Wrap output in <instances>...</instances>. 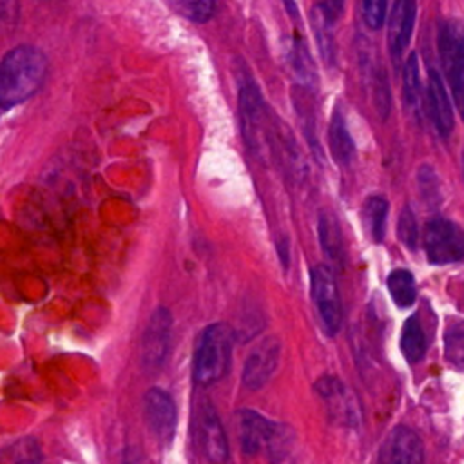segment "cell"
<instances>
[{"label":"cell","instance_id":"1","mask_svg":"<svg viewBox=\"0 0 464 464\" xmlns=\"http://www.w3.org/2000/svg\"><path fill=\"white\" fill-rule=\"evenodd\" d=\"M49 71L44 51L24 44L7 51L0 62V107L13 109L36 94Z\"/></svg>","mask_w":464,"mask_h":464},{"label":"cell","instance_id":"2","mask_svg":"<svg viewBox=\"0 0 464 464\" xmlns=\"http://www.w3.org/2000/svg\"><path fill=\"white\" fill-rule=\"evenodd\" d=\"M234 330L227 323L205 326L196 341L192 379L198 386H210L225 377L230 368Z\"/></svg>","mask_w":464,"mask_h":464},{"label":"cell","instance_id":"3","mask_svg":"<svg viewBox=\"0 0 464 464\" xmlns=\"http://www.w3.org/2000/svg\"><path fill=\"white\" fill-rule=\"evenodd\" d=\"M237 105L243 140L252 156H266V138L272 116L265 105L263 92L246 67L237 71Z\"/></svg>","mask_w":464,"mask_h":464},{"label":"cell","instance_id":"4","mask_svg":"<svg viewBox=\"0 0 464 464\" xmlns=\"http://www.w3.org/2000/svg\"><path fill=\"white\" fill-rule=\"evenodd\" d=\"M239 439L243 453H265L272 462L283 460L290 450V430L254 410L239 411Z\"/></svg>","mask_w":464,"mask_h":464},{"label":"cell","instance_id":"5","mask_svg":"<svg viewBox=\"0 0 464 464\" xmlns=\"http://www.w3.org/2000/svg\"><path fill=\"white\" fill-rule=\"evenodd\" d=\"M310 295L323 332L328 337L337 335L343 324V303L334 274L324 265H315L310 270Z\"/></svg>","mask_w":464,"mask_h":464},{"label":"cell","instance_id":"6","mask_svg":"<svg viewBox=\"0 0 464 464\" xmlns=\"http://www.w3.org/2000/svg\"><path fill=\"white\" fill-rule=\"evenodd\" d=\"M437 47L446 72V82L450 85L448 92L453 96L455 105L460 107L464 87V38L460 22L448 18L439 24Z\"/></svg>","mask_w":464,"mask_h":464},{"label":"cell","instance_id":"7","mask_svg":"<svg viewBox=\"0 0 464 464\" xmlns=\"http://www.w3.org/2000/svg\"><path fill=\"white\" fill-rule=\"evenodd\" d=\"M424 250L431 265L459 263L464 256L460 227L446 218H433L424 228Z\"/></svg>","mask_w":464,"mask_h":464},{"label":"cell","instance_id":"8","mask_svg":"<svg viewBox=\"0 0 464 464\" xmlns=\"http://www.w3.org/2000/svg\"><path fill=\"white\" fill-rule=\"evenodd\" d=\"M172 324H174V317L167 306H158L150 314L149 323L141 335V350H140L141 364L145 370L154 372L165 364L167 355L170 352Z\"/></svg>","mask_w":464,"mask_h":464},{"label":"cell","instance_id":"9","mask_svg":"<svg viewBox=\"0 0 464 464\" xmlns=\"http://www.w3.org/2000/svg\"><path fill=\"white\" fill-rule=\"evenodd\" d=\"M281 357V341L276 335L263 337L256 348L248 353L243 372H241V382L248 390H259L263 388L277 370Z\"/></svg>","mask_w":464,"mask_h":464},{"label":"cell","instance_id":"10","mask_svg":"<svg viewBox=\"0 0 464 464\" xmlns=\"http://www.w3.org/2000/svg\"><path fill=\"white\" fill-rule=\"evenodd\" d=\"M143 417L150 433L161 444H169L176 433V404L161 388L147 390L143 397Z\"/></svg>","mask_w":464,"mask_h":464},{"label":"cell","instance_id":"11","mask_svg":"<svg viewBox=\"0 0 464 464\" xmlns=\"http://www.w3.org/2000/svg\"><path fill=\"white\" fill-rule=\"evenodd\" d=\"M315 392L324 401L328 413L334 420L348 424V426L359 422L357 401L339 377L323 375L315 382Z\"/></svg>","mask_w":464,"mask_h":464},{"label":"cell","instance_id":"12","mask_svg":"<svg viewBox=\"0 0 464 464\" xmlns=\"http://www.w3.org/2000/svg\"><path fill=\"white\" fill-rule=\"evenodd\" d=\"M359 63H361L364 85L372 98L373 111L381 121H386L392 111V91H390V80H388L386 69L379 62V56L375 60V56L366 49L359 51Z\"/></svg>","mask_w":464,"mask_h":464},{"label":"cell","instance_id":"13","mask_svg":"<svg viewBox=\"0 0 464 464\" xmlns=\"http://www.w3.org/2000/svg\"><path fill=\"white\" fill-rule=\"evenodd\" d=\"M426 109H428V116L433 123L435 132L442 140L450 138L453 132V127H455L453 103H451V96L448 92V87H446L442 76L435 69L428 71Z\"/></svg>","mask_w":464,"mask_h":464},{"label":"cell","instance_id":"14","mask_svg":"<svg viewBox=\"0 0 464 464\" xmlns=\"http://www.w3.org/2000/svg\"><path fill=\"white\" fill-rule=\"evenodd\" d=\"M196 430L207 459L223 464L228 459V442L223 424L210 402H203L196 413Z\"/></svg>","mask_w":464,"mask_h":464},{"label":"cell","instance_id":"15","mask_svg":"<svg viewBox=\"0 0 464 464\" xmlns=\"http://www.w3.org/2000/svg\"><path fill=\"white\" fill-rule=\"evenodd\" d=\"M424 448L420 437L408 426H395L381 450V464H422Z\"/></svg>","mask_w":464,"mask_h":464},{"label":"cell","instance_id":"16","mask_svg":"<svg viewBox=\"0 0 464 464\" xmlns=\"http://www.w3.org/2000/svg\"><path fill=\"white\" fill-rule=\"evenodd\" d=\"M417 16V4L411 0H397L392 5L388 22V51L395 63H399L410 45Z\"/></svg>","mask_w":464,"mask_h":464},{"label":"cell","instance_id":"17","mask_svg":"<svg viewBox=\"0 0 464 464\" xmlns=\"http://www.w3.org/2000/svg\"><path fill=\"white\" fill-rule=\"evenodd\" d=\"M285 60L288 65L290 74L295 80V87L312 91L317 85V72H315V63L312 60V54L304 44V40L301 38V34L295 31L290 36V42L286 44V51H285Z\"/></svg>","mask_w":464,"mask_h":464},{"label":"cell","instance_id":"18","mask_svg":"<svg viewBox=\"0 0 464 464\" xmlns=\"http://www.w3.org/2000/svg\"><path fill=\"white\" fill-rule=\"evenodd\" d=\"M317 237L324 256L337 266L346 263V246L343 237V228L337 214L330 208H321L317 214Z\"/></svg>","mask_w":464,"mask_h":464},{"label":"cell","instance_id":"19","mask_svg":"<svg viewBox=\"0 0 464 464\" xmlns=\"http://www.w3.org/2000/svg\"><path fill=\"white\" fill-rule=\"evenodd\" d=\"M328 149L334 161L339 167H348L355 158V143L346 125L341 105H335L332 111V118L328 125Z\"/></svg>","mask_w":464,"mask_h":464},{"label":"cell","instance_id":"20","mask_svg":"<svg viewBox=\"0 0 464 464\" xmlns=\"http://www.w3.org/2000/svg\"><path fill=\"white\" fill-rule=\"evenodd\" d=\"M426 334L422 330V323L417 315H410L404 324H402V332H401V352L402 357L410 362L415 364L419 361L424 359L426 355Z\"/></svg>","mask_w":464,"mask_h":464},{"label":"cell","instance_id":"21","mask_svg":"<svg viewBox=\"0 0 464 464\" xmlns=\"http://www.w3.org/2000/svg\"><path fill=\"white\" fill-rule=\"evenodd\" d=\"M388 210L390 203L384 196L373 194L366 198L364 207H362V221L368 228L370 237L375 243H381L386 236V221H388Z\"/></svg>","mask_w":464,"mask_h":464},{"label":"cell","instance_id":"22","mask_svg":"<svg viewBox=\"0 0 464 464\" xmlns=\"http://www.w3.org/2000/svg\"><path fill=\"white\" fill-rule=\"evenodd\" d=\"M386 286L390 292V297L397 304V308H408L417 299V283L410 270L406 268H395L388 274Z\"/></svg>","mask_w":464,"mask_h":464},{"label":"cell","instance_id":"23","mask_svg":"<svg viewBox=\"0 0 464 464\" xmlns=\"http://www.w3.org/2000/svg\"><path fill=\"white\" fill-rule=\"evenodd\" d=\"M402 96H404V105L411 114H419L420 111V67H419V58L417 53H411L404 63V72H402Z\"/></svg>","mask_w":464,"mask_h":464},{"label":"cell","instance_id":"24","mask_svg":"<svg viewBox=\"0 0 464 464\" xmlns=\"http://www.w3.org/2000/svg\"><path fill=\"white\" fill-rule=\"evenodd\" d=\"M417 187H419L420 199L430 208H437L440 205L442 190H440L439 174L430 163H424V165L419 167V170H417Z\"/></svg>","mask_w":464,"mask_h":464},{"label":"cell","instance_id":"25","mask_svg":"<svg viewBox=\"0 0 464 464\" xmlns=\"http://www.w3.org/2000/svg\"><path fill=\"white\" fill-rule=\"evenodd\" d=\"M312 27H314V34L317 40V47L321 53V58L332 65L335 63V40H334V24H330L328 20H324L319 11L314 7L312 9Z\"/></svg>","mask_w":464,"mask_h":464},{"label":"cell","instance_id":"26","mask_svg":"<svg viewBox=\"0 0 464 464\" xmlns=\"http://www.w3.org/2000/svg\"><path fill=\"white\" fill-rule=\"evenodd\" d=\"M444 355H446V361L451 366H455L457 370L462 368V359H464V328H462V321L460 319H455L446 328V334H444Z\"/></svg>","mask_w":464,"mask_h":464},{"label":"cell","instance_id":"27","mask_svg":"<svg viewBox=\"0 0 464 464\" xmlns=\"http://www.w3.org/2000/svg\"><path fill=\"white\" fill-rule=\"evenodd\" d=\"M172 9L190 22L205 24L216 14L218 4L212 0H179L172 4Z\"/></svg>","mask_w":464,"mask_h":464},{"label":"cell","instance_id":"28","mask_svg":"<svg viewBox=\"0 0 464 464\" xmlns=\"http://www.w3.org/2000/svg\"><path fill=\"white\" fill-rule=\"evenodd\" d=\"M397 237L408 250H417L419 245V223L411 205H404L397 219Z\"/></svg>","mask_w":464,"mask_h":464},{"label":"cell","instance_id":"29","mask_svg":"<svg viewBox=\"0 0 464 464\" xmlns=\"http://www.w3.org/2000/svg\"><path fill=\"white\" fill-rule=\"evenodd\" d=\"M386 9H388V2H384V0H366V2H362L361 13H362V22L366 24V27L372 29V31H379L384 24Z\"/></svg>","mask_w":464,"mask_h":464},{"label":"cell","instance_id":"30","mask_svg":"<svg viewBox=\"0 0 464 464\" xmlns=\"http://www.w3.org/2000/svg\"><path fill=\"white\" fill-rule=\"evenodd\" d=\"M276 250H277V256H279L283 266L286 268V266H288V261H290V254H288V250H290V241H288V237H285V236L279 237V239L276 241Z\"/></svg>","mask_w":464,"mask_h":464},{"label":"cell","instance_id":"31","mask_svg":"<svg viewBox=\"0 0 464 464\" xmlns=\"http://www.w3.org/2000/svg\"><path fill=\"white\" fill-rule=\"evenodd\" d=\"M123 464H145L141 455L136 451V450H129L125 459H123Z\"/></svg>","mask_w":464,"mask_h":464}]
</instances>
